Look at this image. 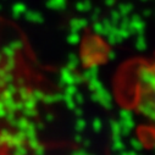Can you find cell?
<instances>
[{"mask_svg": "<svg viewBox=\"0 0 155 155\" xmlns=\"http://www.w3.org/2000/svg\"><path fill=\"white\" fill-rule=\"evenodd\" d=\"M120 103L155 132V55L134 59L115 77Z\"/></svg>", "mask_w": 155, "mask_h": 155, "instance_id": "cell-1", "label": "cell"}]
</instances>
